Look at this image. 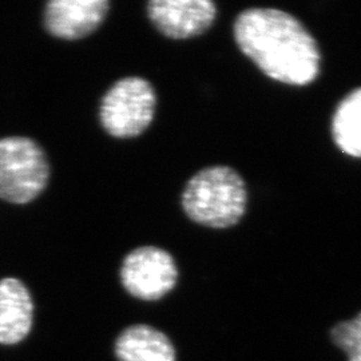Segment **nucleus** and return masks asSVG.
Instances as JSON below:
<instances>
[{"label": "nucleus", "mask_w": 361, "mask_h": 361, "mask_svg": "<svg viewBox=\"0 0 361 361\" xmlns=\"http://www.w3.org/2000/svg\"><path fill=\"white\" fill-rule=\"evenodd\" d=\"M238 49L273 80L307 86L320 73V50L293 15L276 8H247L233 25Z\"/></svg>", "instance_id": "f257e3e1"}, {"label": "nucleus", "mask_w": 361, "mask_h": 361, "mask_svg": "<svg viewBox=\"0 0 361 361\" xmlns=\"http://www.w3.org/2000/svg\"><path fill=\"white\" fill-rule=\"evenodd\" d=\"M247 204L245 180L229 166H209L188 180L180 205L195 224L226 229L244 217Z\"/></svg>", "instance_id": "f03ea898"}, {"label": "nucleus", "mask_w": 361, "mask_h": 361, "mask_svg": "<svg viewBox=\"0 0 361 361\" xmlns=\"http://www.w3.org/2000/svg\"><path fill=\"white\" fill-rule=\"evenodd\" d=\"M50 180V164L38 142L27 137L0 138V200L26 205Z\"/></svg>", "instance_id": "7ed1b4c3"}, {"label": "nucleus", "mask_w": 361, "mask_h": 361, "mask_svg": "<svg viewBox=\"0 0 361 361\" xmlns=\"http://www.w3.org/2000/svg\"><path fill=\"white\" fill-rule=\"evenodd\" d=\"M155 106L157 94L149 80L122 78L104 92L99 104V122L114 138H134L152 125Z\"/></svg>", "instance_id": "20e7f679"}, {"label": "nucleus", "mask_w": 361, "mask_h": 361, "mask_svg": "<svg viewBox=\"0 0 361 361\" xmlns=\"http://www.w3.org/2000/svg\"><path fill=\"white\" fill-rule=\"evenodd\" d=\"M119 276L129 295L143 301H157L176 288L178 268L165 249L140 246L125 257Z\"/></svg>", "instance_id": "39448f33"}, {"label": "nucleus", "mask_w": 361, "mask_h": 361, "mask_svg": "<svg viewBox=\"0 0 361 361\" xmlns=\"http://www.w3.org/2000/svg\"><path fill=\"white\" fill-rule=\"evenodd\" d=\"M147 16L164 37L190 39L213 26L217 6L210 0H152L147 3Z\"/></svg>", "instance_id": "423d86ee"}, {"label": "nucleus", "mask_w": 361, "mask_h": 361, "mask_svg": "<svg viewBox=\"0 0 361 361\" xmlns=\"http://www.w3.org/2000/svg\"><path fill=\"white\" fill-rule=\"evenodd\" d=\"M109 11L107 0H51L44 7L43 23L55 38L78 40L98 30Z\"/></svg>", "instance_id": "0eeeda50"}, {"label": "nucleus", "mask_w": 361, "mask_h": 361, "mask_svg": "<svg viewBox=\"0 0 361 361\" xmlns=\"http://www.w3.org/2000/svg\"><path fill=\"white\" fill-rule=\"evenodd\" d=\"M34 302L26 285L13 277L0 280V344L20 343L31 331Z\"/></svg>", "instance_id": "6e6552de"}, {"label": "nucleus", "mask_w": 361, "mask_h": 361, "mask_svg": "<svg viewBox=\"0 0 361 361\" xmlns=\"http://www.w3.org/2000/svg\"><path fill=\"white\" fill-rule=\"evenodd\" d=\"M119 361H176V348L164 332L146 324L128 326L114 345Z\"/></svg>", "instance_id": "1a4fd4ad"}, {"label": "nucleus", "mask_w": 361, "mask_h": 361, "mask_svg": "<svg viewBox=\"0 0 361 361\" xmlns=\"http://www.w3.org/2000/svg\"><path fill=\"white\" fill-rule=\"evenodd\" d=\"M332 133L345 154L361 158V89L352 91L337 106Z\"/></svg>", "instance_id": "9d476101"}, {"label": "nucleus", "mask_w": 361, "mask_h": 361, "mask_svg": "<svg viewBox=\"0 0 361 361\" xmlns=\"http://www.w3.org/2000/svg\"><path fill=\"white\" fill-rule=\"evenodd\" d=\"M331 338L336 347L347 353L349 361H361V312L352 320L336 324Z\"/></svg>", "instance_id": "9b49d317"}]
</instances>
